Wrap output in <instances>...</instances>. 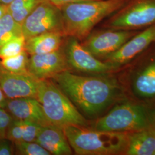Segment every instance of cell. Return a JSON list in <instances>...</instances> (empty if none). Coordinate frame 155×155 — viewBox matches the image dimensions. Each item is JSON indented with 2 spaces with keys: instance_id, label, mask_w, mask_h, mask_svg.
I'll use <instances>...</instances> for the list:
<instances>
[{
  "instance_id": "cell-1",
  "label": "cell",
  "mask_w": 155,
  "mask_h": 155,
  "mask_svg": "<svg viewBox=\"0 0 155 155\" xmlns=\"http://www.w3.org/2000/svg\"><path fill=\"white\" fill-rule=\"evenodd\" d=\"M79 110L89 117L100 115L123 96L116 79L104 76H82L68 70L52 78Z\"/></svg>"
},
{
  "instance_id": "cell-2",
  "label": "cell",
  "mask_w": 155,
  "mask_h": 155,
  "mask_svg": "<svg viewBox=\"0 0 155 155\" xmlns=\"http://www.w3.org/2000/svg\"><path fill=\"white\" fill-rule=\"evenodd\" d=\"M128 0H94L68 4L61 7L64 35L85 39L93 29L110 16Z\"/></svg>"
},
{
  "instance_id": "cell-3",
  "label": "cell",
  "mask_w": 155,
  "mask_h": 155,
  "mask_svg": "<svg viewBox=\"0 0 155 155\" xmlns=\"http://www.w3.org/2000/svg\"><path fill=\"white\" fill-rule=\"evenodd\" d=\"M63 130L77 155L124 154L127 148L128 133L98 130L76 126L66 127Z\"/></svg>"
},
{
  "instance_id": "cell-4",
  "label": "cell",
  "mask_w": 155,
  "mask_h": 155,
  "mask_svg": "<svg viewBox=\"0 0 155 155\" xmlns=\"http://www.w3.org/2000/svg\"><path fill=\"white\" fill-rule=\"evenodd\" d=\"M37 100L50 124L63 129L69 126L86 127L87 121L61 89L46 79L40 80Z\"/></svg>"
},
{
  "instance_id": "cell-5",
  "label": "cell",
  "mask_w": 155,
  "mask_h": 155,
  "mask_svg": "<svg viewBox=\"0 0 155 155\" xmlns=\"http://www.w3.org/2000/svg\"><path fill=\"white\" fill-rule=\"evenodd\" d=\"M149 114L143 106L122 103L114 106L104 116L98 118L93 129L102 131L131 133L152 125Z\"/></svg>"
},
{
  "instance_id": "cell-6",
  "label": "cell",
  "mask_w": 155,
  "mask_h": 155,
  "mask_svg": "<svg viewBox=\"0 0 155 155\" xmlns=\"http://www.w3.org/2000/svg\"><path fill=\"white\" fill-rule=\"evenodd\" d=\"M155 24V0H128L109 17L106 28L139 31Z\"/></svg>"
},
{
  "instance_id": "cell-7",
  "label": "cell",
  "mask_w": 155,
  "mask_h": 155,
  "mask_svg": "<svg viewBox=\"0 0 155 155\" xmlns=\"http://www.w3.org/2000/svg\"><path fill=\"white\" fill-rule=\"evenodd\" d=\"M21 28L25 40L49 32L63 33L61 10L48 0H42L25 19Z\"/></svg>"
},
{
  "instance_id": "cell-8",
  "label": "cell",
  "mask_w": 155,
  "mask_h": 155,
  "mask_svg": "<svg viewBox=\"0 0 155 155\" xmlns=\"http://www.w3.org/2000/svg\"><path fill=\"white\" fill-rule=\"evenodd\" d=\"M64 54L68 66L80 72L105 75L116 71L119 67L101 61L72 37H70L67 42Z\"/></svg>"
},
{
  "instance_id": "cell-9",
  "label": "cell",
  "mask_w": 155,
  "mask_h": 155,
  "mask_svg": "<svg viewBox=\"0 0 155 155\" xmlns=\"http://www.w3.org/2000/svg\"><path fill=\"white\" fill-rule=\"evenodd\" d=\"M139 31L110 29L90 34L83 47L97 58H104L119 49Z\"/></svg>"
},
{
  "instance_id": "cell-10",
  "label": "cell",
  "mask_w": 155,
  "mask_h": 155,
  "mask_svg": "<svg viewBox=\"0 0 155 155\" xmlns=\"http://www.w3.org/2000/svg\"><path fill=\"white\" fill-rule=\"evenodd\" d=\"M40 80L32 75L17 74L6 70L0 59V88L7 98L37 99Z\"/></svg>"
},
{
  "instance_id": "cell-11",
  "label": "cell",
  "mask_w": 155,
  "mask_h": 155,
  "mask_svg": "<svg viewBox=\"0 0 155 155\" xmlns=\"http://www.w3.org/2000/svg\"><path fill=\"white\" fill-rule=\"evenodd\" d=\"M155 42V24L139 32L115 52L104 57L106 61L120 66L127 63Z\"/></svg>"
},
{
  "instance_id": "cell-12",
  "label": "cell",
  "mask_w": 155,
  "mask_h": 155,
  "mask_svg": "<svg viewBox=\"0 0 155 155\" xmlns=\"http://www.w3.org/2000/svg\"><path fill=\"white\" fill-rule=\"evenodd\" d=\"M68 64L64 52L61 49L40 55H31L29 58V74L39 80L46 79L67 71Z\"/></svg>"
},
{
  "instance_id": "cell-13",
  "label": "cell",
  "mask_w": 155,
  "mask_h": 155,
  "mask_svg": "<svg viewBox=\"0 0 155 155\" xmlns=\"http://www.w3.org/2000/svg\"><path fill=\"white\" fill-rule=\"evenodd\" d=\"M4 108L13 118L36 123L40 126L51 125L38 100L33 98H6Z\"/></svg>"
},
{
  "instance_id": "cell-14",
  "label": "cell",
  "mask_w": 155,
  "mask_h": 155,
  "mask_svg": "<svg viewBox=\"0 0 155 155\" xmlns=\"http://www.w3.org/2000/svg\"><path fill=\"white\" fill-rule=\"evenodd\" d=\"M51 155H69L72 150L63 129L52 125L41 127L35 141Z\"/></svg>"
},
{
  "instance_id": "cell-15",
  "label": "cell",
  "mask_w": 155,
  "mask_h": 155,
  "mask_svg": "<svg viewBox=\"0 0 155 155\" xmlns=\"http://www.w3.org/2000/svg\"><path fill=\"white\" fill-rule=\"evenodd\" d=\"M155 152V129L153 125L128 133L127 148L124 155H153Z\"/></svg>"
},
{
  "instance_id": "cell-16",
  "label": "cell",
  "mask_w": 155,
  "mask_h": 155,
  "mask_svg": "<svg viewBox=\"0 0 155 155\" xmlns=\"http://www.w3.org/2000/svg\"><path fill=\"white\" fill-rule=\"evenodd\" d=\"M63 33L59 31L40 34L25 40V50L30 55L45 54L60 49Z\"/></svg>"
},
{
  "instance_id": "cell-17",
  "label": "cell",
  "mask_w": 155,
  "mask_h": 155,
  "mask_svg": "<svg viewBox=\"0 0 155 155\" xmlns=\"http://www.w3.org/2000/svg\"><path fill=\"white\" fill-rule=\"evenodd\" d=\"M132 85L133 91L138 97L143 98L155 97V60L136 74Z\"/></svg>"
},
{
  "instance_id": "cell-18",
  "label": "cell",
  "mask_w": 155,
  "mask_h": 155,
  "mask_svg": "<svg viewBox=\"0 0 155 155\" xmlns=\"http://www.w3.org/2000/svg\"><path fill=\"white\" fill-rule=\"evenodd\" d=\"M22 35L21 25L6 12L0 20V46L17 36Z\"/></svg>"
},
{
  "instance_id": "cell-19",
  "label": "cell",
  "mask_w": 155,
  "mask_h": 155,
  "mask_svg": "<svg viewBox=\"0 0 155 155\" xmlns=\"http://www.w3.org/2000/svg\"><path fill=\"white\" fill-rule=\"evenodd\" d=\"M1 62L2 66L11 72L21 75H31L28 70L29 58L25 50L17 55L2 59Z\"/></svg>"
},
{
  "instance_id": "cell-20",
  "label": "cell",
  "mask_w": 155,
  "mask_h": 155,
  "mask_svg": "<svg viewBox=\"0 0 155 155\" xmlns=\"http://www.w3.org/2000/svg\"><path fill=\"white\" fill-rule=\"evenodd\" d=\"M25 39L23 35L14 38L0 46V59L17 55L25 50Z\"/></svg>"
},
{
  "instance_id": "cell-21",
  "label": "cell",
  "mask_w": 155,
  "mask_h": 155,
  "mask_svg": "<svg viewBox=\"0 0 155 155\" xmlns=\"http://www.w3.org/2000/svg\"><path fill=\"white\" fill-rule=\"evenodd\" d=\"M15 152L21 155H50L48 151L45 150L36 141H20L14 143Z\"/></svg>"
},
{
  "instance_id": "cell-22",
  "label": "cell",
  "mask_w": 155,
  "mask_h": 155,
  "mask_svg": "<svg viewBox=\"0 0 155 155\" xmlns=\"http://www.w3.org/2000/svg\"><path fill=\"white\" fill-rule=\"evenodd\" d=\"M24 125V121L13 118L8 127L6 133V139L11 140L13 144L21 141Z\"/></svg>"
},
{
  "instance_id": "cell-23",
  "label": "cell",
  "mask_w": 155,
  "mask_h": 155,
  "mask_svg": "<svg viewBox=\"0 0 155 155\" xmlns=\"http://www.w3.org/2000/svg\"><path fill=\"white\" fill-rule=\"evenodd\" d=\"M41 127L35 122L25 121L22 141L27 142L35 141Z\"/></svg>"
},
{
  "instance_id": "cell-24",
  "label": "cell",
  "mask_w": 155,
  "mask_h": 155,
  "mask_svg": "<svg viewBox=\"0 0 155 155\" xmlns=\"http://www.w3.org/2000/svg\"><path fill=\"white\" fill-rule=\"evenodd\" d=\"M13 117L3 107H0V140L6 138L9 126Z\"/></svg>"
},
{
  "instance_id": "cell-25",
  "label": "cell",
  "mask_w": 155,
  "mask_h": 155,
  "mask_svg": "<svg viewBox=\"0 0 155 155\" xmlns=\"http://www.w3.org/2000/svg\"><path fill=\"white\" fill-rule=\"evenodd\" d=\"M14 152V144L12 141L6 138L0 140V155H13Z\"/></svg>"
},
{
  "instance_id": "cell-26",
  "label": "cell",
  "mask_w": 155,
  "mask_h": 155,
  "mask_svg": "<svg viewBox=\"0 0 155 155\" xmlns=\"http://www.w3.org/2000/svg\"><path fill=\"white\" fill-rule=\"evenodd\" d=\"M53 4L54 5L56 6L59 8H61L62 6L65 5L71 4V3H75V2H84V1H94V0H48Z\"/></svg>"
},
{
  "instance_id": "cell-27",
  "label": "cell",
  "mask_w": 155,
  "mask_h": 155,
  "mask_svg": "<svg viewBox=\"0 0 155 155\" xmlns=\"http://www.w3.org/2000/svg\"><path fill=\"white\" fill-rule=\"evenodd\" d=\"M6 97L5 95L4 94V93L2 92V90L0 88V107H3L5 106V104L6 100Z\"/></svg>"
},
{
  "instance_id": "cell-28",
  "label": "cell",
  "mask_w": 155,
  "mask_h": 155,
  "mask_svg": "<svg viewBox=\"0 0 155 155\" xmlns=\"http://www.w3.org/2000/svg\"><path fill=\"white\" fill-rule=\"evenodd\" d=\"M6 12H7L6 6L0 4V20L2 17L4 16V15L6 13Z\"/></svg>"
},
{
  "instance_id": "cell-29",
  "label": "cell",
  "mask_w": 155,
  "mask_h": 155,
  "mask_svg": "<svg viewBox=\"0 0 155 155\" xmlns=\"http://www.w3.org/2000/svg\"><path fill=\"white\" fill-rule=\"evenodd\" d=\"M14 0H0V4L3 5L7 6L9 5Z\"/></svg>"
},
{
  "instance_id": "cell-30",
  "label": "cell",
  "mask_w": 155,
  "mask_h": 155,
  "mask_svg": "<svg viewBox=\"0 0 155 155\" xmlns=\"http://www.w3.org/2000/svg\"><path fill=\"white\" fill-rule=\"evenodd\" d=\"M152 125H153V127L155 128V115H154V117H153V122H152Z\"/></svg>"
},
{
  "instance_id": "cell-31",
  "label": "cell",
  "mask_w": 155,
  "mask_h": 155,
  "mask_svg": "<svg viewBox=\"0 0 155 155\" xmlns=\"http://www.w3.org/2000/svg\"><path fill=\"white\" fill-rule=\"evenodd\" d=\"M155 155V153H154V155Z\"/></svg>"
}]
</instances>
